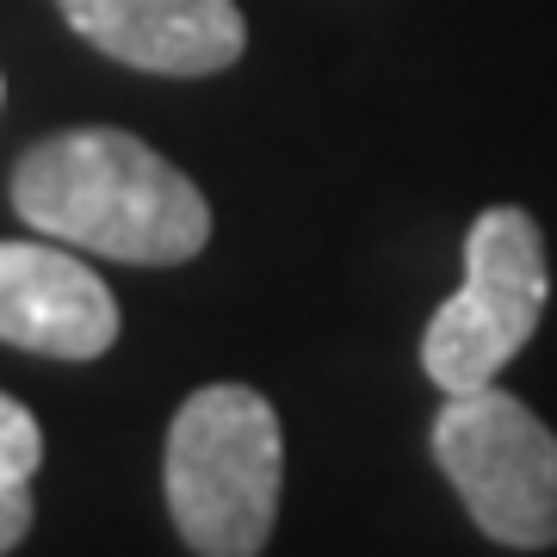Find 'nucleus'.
Segmentation results:
<instances>
[{
	"mask_svg": "<svg viewBox=\"0 0 557 557\" xmlns=\"http://www.w3.org/2000/svg\"><path fill=\"white\" fill-rule=\"evenodd\" d=\"M13 211L38 236L124 267H186L211 242V205L199 186L112 124L32 143L13 168Z\"/></svg>",
	"mask_w": 557,
	"mask_h": 557,
	"instance_id": "nucleus-1",
	"label": "nucleus"
},
{
	"mask_svg": "<svg viewBox=\"0 0 557 557\" xmlns=\"http://www.w3.org/2000/svg\"><path fill=\"white\" fill-rule=\"evenodd\" d=\"M285 483L278 409L255 384H205L180 403L161 453V490L186 552L255 557L267 552Z\"/></svg>",
	"mask_w": 557,
	"mask_h": 557,
	"instance_id": "nucleus-2",
	"label": "nucleus"
},
{
	"mask_svg": "<svg viewBox=\"0 0 557 557\" xmlns=\"http://www.w3.org/2000/svg\"><path fill=\"white\" fill-rule=\"evenodd\" d=\"M434 458L453 478L465 515L508 552L557 545V434L520 397L478 384L440 403Z\"/></svg>",
	"mask_w": 557,
	"mask_h": 557,
	"instance_id": "nucleus-3",
	"label": "nucleus"
},
{
	"mask_svg": "<svg viewBox=\"0 0 557 557\" xmlns=\"http://www.w3.org/2000/svg\"><path fill=\"white\" fill-rule=\"evenodd\" d=\"M545 298L552 278H545V236L533 211L490 205L465 236V285L440 304L421 335V372L446 397L496 384L502 366L533 341Z\"/></svg>",
	"mask_w": 557,
	"mask_h": 557,
	"instance_id": "nucleus-4",
	"label": "nucleus"
},
{
	"mask_svg": "<svg viewBox=\"0 0 557 557\" xmlns=\"http://www.w3.org/2000/svg\"><path fill=\"white\" fill-rule=\"evenodd\" d=\"M0 341L44 359H100L119 341V298L69 242H0Z\"/></svg>",
	"mask_w": 557,
	"mask_h": 557,
	"instance_id": "nucleus-5",
	"label": "nucleus"
},
{
	"mask_svg": "<svg viewBox=\"0 0 557 557\" xmlns=\"http://www.w3.org/2000/svg\"><path fill=\"white\" fill-rule=\"evenodd\" d=\"M75 38L143 75H218L248 50L236 0H57Z\"/></svg>",
	"mask_w": 557,
	"mask_h": 557,
	"instance_id": "nucleus-6",
	"label": "nucleus"
},
{
	"mask_svg": "<svg viewBox=\"0 0 557 557\" xmlns=\"http://www.w3.org/2000/svg\"><path fill=\"white\" fill-rule=\"evenodd\" d=\"M38 465H44V428H38V416L0 391V490H7V483H32V478H38Z\"/></svg>",
	"mask_w": 557,
	"mask_h": 557,
	"instance_id": "nucleus-7",
	"label": "nucleus"
},
{
	"mask_svg": "<svg viewBox=\"0 0 557 557\" xmlns=\"http://www.w3.org/2000/svg\"><path fill=\"white\" fill-rule=\"evenodd\" d=\"M32 533V483H7L0 490V552H13Z\"/></svg>",
	"mask_w": 557,
	"mask_h": 557,
	"instance_id": "nucleus-8",
	"label": "nucleus"
},
{
	"mask_svg": "<svg viewBox=\"0 0 557 557\" xmlns=\"http://www.w3.org/2000/svg\"><path fill=\"white\" fill-rule=\"evenodd\" d=\"M0 100H7V81H0Z\"/></svg>",
	"mask_w": 557,
	"mask_h": 557,
	"instance_id": "nucleus-9",
	"label": "nucleus"
}]
</instances>
